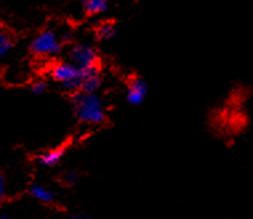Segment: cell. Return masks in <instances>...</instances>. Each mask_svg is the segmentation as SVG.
<instances>
[{
  "instance_id": "obj_1",
  "label": "cell",
  "mask_w": 253,
  "mask_h": 219,
  "mask_svg": "<svg viewBox=\"0 0 253 219\" xmlns=\"http://www.w3.org/2000/svg\"><path fill=\"white\" fill-rule=\"evenodd\" d=\"M75 117L80 124L99 126L107 121V109L97 93L76 92L74 97Z\"/></svg>"
},
{
  "instance_id": "obj_2",
  "label": "cell",
  "mask_w": 253,
  "mask_h": 219,
  "mask_svg": "<svg viewBox=\"0 0 253 219\" xmlns=\"http://www.w3.org/2000/svg\"><path fill=\"white\" fill-rule=\"evenodd\" d=\"M84 69H80L74 63H57L51 69V77L55 83L60 84L61 88L70 93L79 92L80 81L83 77Z\"/></svg>"
},
{
  "instance_id": "obj_3",
  "label": "cell",
  "mask_w": 253,
  "mask_h": 219,
  "mask_svg": "<svg viewBox=\"0 0 253 219\" xmlns=\"http://www.w3.org/2000/svg\"><path fill=\"white\" fill-rule=\"evenodd\" d=\"M63 43L53 30H44L32 40L30 51L36 56H55L61 51Z\"/></svg>"
},
{
  "instance_id": "obj_4",
  "label": "cell",
  "mask_w": 253,
  "mask_h": 219,
  "mask_svg": "<svg viewBox=\"0 0 253 219\" xmlns=\"http://www.w3.org/2000/svg\"><path fill=\"white\" fill-rule=\"evenodd\" d=\"M70 60L80 69L99 68V52L89 44H74L70 49Z\"/></svg>"
},
{
  "instance_id": "obj_5",
  "label": "cell",
  "mask_w": 253,
  "mask_h": 219,
  "mask_svg": "<svg viewBox=\"0 0 253 219\" xmlns=\"http://www.w3.org/2000/svg\"><path fill=\"white\" fill-rule=\"evenodd\" d=\"M148 94V84L143 77L133 76L126 85V100L132 106L141 105Z\"/></svg>"
},
{
  "instance_id": "obj_6",
  "label": "cell",
  "mask_w": 253,
  "mask_h": 219,
  "mask_svg": "<svg viewBox=\"0 0 253 219\" xmlns=\"http://www.w3.org/2000/svg\"><path fill=\"white\" fill-rule=\"evenodd\" d=\"M103 85V75L99 68L84 69L83 77L80 81L79 92L82 93H97Z\"/></svg>"
},
{
  "instance_id": "obj_7",
  "label": "cell",
  "mask_w": 253,
  "mask_h": 219,
  "mask_svg": "<svg viewBox=\"0 0 253 219\" xmlns=\"http://www.w3.org/2000/svg\"><path fill=\"white\" fill-rule=\"evenodd\" d=\"M28 194L31 198H34L42 205L51 206L56 203V194L52 188L43 184H32L28 188Z\"/></svg>"
},
{
  "instance_id": "obj_8",
  "label": "cell",
  "mask_w": 253,
  "mask_h": 219,
  "mask_svg": "<svg viewBox=\"0 0 253 219\" xmlns=\"http://www.w3.org/2000/svg\"><path fill=\"white\" fill-rule=\"evenodd\" d=\"M66 152L67 149L64 146H57V148H53V149H49L47 152L38 154L35 157V161L40 166L53 167L61 162Z\"/></svg>"
},
{
  "instance_id": "obj_9",
  "label": "cell",
  "mask_w": 253,
  "mask_h": 219,
  "mask_svg": "<svg viewBox=\"0 0 253 219\" xmlns=\"http://www.w3.org/2000/svg\"><path fill=\"white\" fill-rule=\"evenodd\" d=\"M83 7L88 16H96L108 9V0H85L83 1Z\"/></svg>"
},
{
  "instance_id": "obj_10",
  "label": "cell",
  "mask_w": 253,
  "mask_h": 219,
  "mask_svg": "<svg viewBox=\"0 0 253 219\" xmlns=\"http://www.w3.org/2000/svg\"><path fill=\"white\" fill-rule=\"evenodd\" d=\"M95 35H96V39L100 41H108L116 36V26L111 22L101 23L97 26Z\"/></svg>"
},
{
  "instance_id": "obj_11",
  "label": "cell",
  "mask_w": 253,
  "mask_h": 219,
  "mask_svg": "<svg viewBox=\"0 0 253 219\" xmlns=\"http://www.w3.org/2000/svg\"><path fill=\"white\" fill-rule=\"evenodd\" d=\"M12 47V37H11L7 32H0V60L11 51Z\"/></svg>"
},
{
  "instance_id": "obj_12",
  "label": "cell",
  "mask_w": 253,
  "mask_h": 219,
  "mask_svg": "<svg viewBox=\"0 0 253 219\" xmlns=\"http://www.w3.org/2000/svg\"><path fill=\"white\" fill-rule=\"evenodd\" d=\"M80 177H82V174L78 170H67L64 174L61 175L60 181L64 186L72 188V186H75L80 181Z\"/></svg>"
},
{
  "instance_id": "obj_13",
  "label": "cell",
  "mask_w": 253,
  "mask_h": 219,
  "mask_svg": "<svg viewBox=\"0 0 253 219\" xmlns=\"http://www.w3.org/2000/svg\"><path fill=\"white\" fill-rule=\"evenodd\" d=\"M47 88H48L47 81H44V80H36V81H34V83L31 84L30 91L34 93V94H36V96H40V94H43V93L47 91Z\"/></svg>"
},
{
  "instance_id": "obj_14",
  "label": "cell",
  "mask_w": 253,
  "mask_h": 219,
  "mask_svg": "<svg viewBox=\"0 0 253 219\" xmlns=\"http://www.w3.org/2000/svg\"><path fill=\"white\" fill-rule=\"evenodd\" d=\"M5 197H7V180L3 171H0V206L4 203Z\"/></svg>"
},
{
  "instance_id": "obj_15",
  "label": "cell",
  "mask_w": 253,
  "mask_h": 219,
  "mask_svg": "<svg viewBox=\"0 0 253 219\" xmlns=\"http://www.w3.org/2000/svg\"><path fill=\"white\" fill-rule=\"evenodd\" d=\"M67 219H95L91 215L85 214V213H76V214L70 215Z\"/></svg>"
},
{
  "instance_id": "obj_16",
  "label": "cell",
  "mask_w": 253,
  "mask_h": 219,
  "mask_svg": "<svg viewBox=\"0 0 253 219\" xmlns=\"http://www.w3.org/2000/svg\"><path fill=\"white\" fill-rule=\"evenodd\" d=\"M0 219H11V218H9L8 215H5V214H1V215H0Z\"/></svg>"
},
{
  "instance_id": "obj_17",
  "label": "cell",
  "mask_w": 253,
  "mask_h": 219,
  "mask_svg": "<svg viewBox=\"0 0 253 219\" xmlns=\"http://www.w3.org/2000/svg\"><path fill=\"white\" fill-rule=\"evenodd\" d=\"M82 1H85V0H82Z\"/></svg>"
}]
</instances>
